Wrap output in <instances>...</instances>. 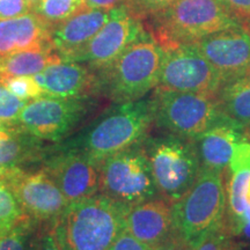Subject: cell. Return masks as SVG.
Wrapping results in <instances>:
<instances>
[{"label": "cell", "instance_id": "6da1fadb", "mask_svg": "<svg viewBox=\"0 0 250 250\" xmlns=\"http://www.w3.org/2000/svg\"><path fill=\"white\" fill-rule=\"evenodd\" d=\"M153 126L149 98L115 103L67 146L83 153L99 167L109 156L142 144Z\"/></svg>", "mask_w": 250, "mask_h": 250}, {"label": "cell", "instance_id": "7a4b0ae2", "mask_svg": "<svg viewBox=\"0 0 250 250\" xmlns=\"http://www.w3.org/2000/svg\"><path fill=\"white\" fill-rule=\"evenodd\" d=\"M148 20L146 29L162 48L193 43L218 31L247 24L220 0H175Z\"/></svg>", "mask_w": 250, "mask_h": 250}, {"label": "cell", "instance_id": "3957f363", "mask_svg": "<svg viewBox=\"0 0 250 250\" xmlns=\"http://www.w3.org/2000/svg\"><path fill=\"white\" fill-rule=\"evenodd\" d=\"M126 206L96 193L70 203L56 224L64 250H107L125 229Z\"/></svg>", "mask_w": 250, "mask_h": 250}, {"label": "cell", "instance_id": "277c9868", "mask_svg": "<svg viewBox=\"0 0 250 250\" xmlns=\"http://www.w3.org/2000/svg\"><path fill=\"white\" fill-rule=\"evenodd\" d=\"M164 48L147 34L109 65L96 73L100 95L112 103H126L146 98L159 85Z\"/></svg>", "mask_w": 250, "mask_h": 250}, {"label": "cell", "instance_id": "5b68a950", "mask_svg": "<svg viewBox=\"0 0 250 250\" xmlns=\"http://www.w3.org/2000/svg\"><path fill=\"white\" fill-rule=\"evenodd\" d=\"M224 173L202 167L189 190L171 204L177 233L191 247L224 224L227 210Z\"/></svg>", "mask_w": 250, "mask_h": 250}, {"label": "cell", "instance_id": "8992f818", "mask_svg": "<svg viewBox=\"0 0 250 250\" xmlns=\"http://www.w3.org/2000/svg\"><path fill=\"white\" fill-rule=\"evenodd\" d=\"M153 124L164 133L195 140L215 124L229 121L217 95L156 88L149 96Z\"/></svg>", "mask_w": 250, "mask_h": 250}, {"label": "cell", "instance_id": "52a82bcc", "mask_svg": "<svg viewBox=\"0 0 250 250\" xmlns=\"http://www.w3.org/2000/svg\"><path fill=\"white\" fill-rule=\"evenodd\" d=\"M143 144L159 196L173 204L189 190L202 170L195 143L164 133L148 136Z\"/></svg>", "mask_w": 250, "mask_h": 250}, {"label": "cell", "instance_id": "ba28073f", "mask_svg": "<svg viewBox=\"0 0 250 250\" xmlns=\"http://www.w3.org/2000/svg\"><path fill=\"white\" fill-rule=\"evenodd\" d=\"M143 143L109 156L99 166V193L125 206L159 196Z\"/></svg>", "mask_w": 250, "mask_h": 250}, {"label": "cell", "instance_id": "9c48e42d", "mask_svg": "<svg viewBox=\"0 0 250 250\" xmlns=\"http://www.w3.org/2000/svg\"><path fill=\"white\" fill-rule=\"evenodd\" d=\"M90 100L51 96L30 100L19 114L15 125L42 142H61L87 116Z\"/></svg>", "mask_w": 250, "mask_h": 250}, {"label": "cell", "instance_id": "30bf717a", "mask_svg": "<svg viewBox=\"0 0 250 250\" xmlns=\"http://www.w3.org/2000/svg\"><path fill=\"white\" fill-rule=\"evenodd\" d=\"M147 34L143 19L126 4L120 5L98 34L68 62H80L98 73Z\"/></svg>", "mask_w": 250, "mask_h": 250}, {"label": "cell", "instance_id": "8fae6325", "mask_svg": "<svg viewBox=\"0 0 250 250\" xmlns=\"http://www.w3.org/2000/svg\"><path fill=\"white\" fill-rule=\"evenodd\" d=\"M224 81L195 43L164 48L158 88L217 95Z\"/></svg>", "mask_w": 250, "mask_h": 250}, {"label": "cell", "instance_id": "7c38bea8", "mask_svg": "<svg viewBox=\"0 0 250 250\" xmlns=\"http://www.w3.org/2000/svg\"><path fill=\"white\" fill-rule=\"evenodd\" d=\"M5 183L24 213L39 224H56L70 204L55 181L43 169H14Z\"/></svg>", "mask_w": 250, "mask_h": 250}, {"label": "cell", "instance_id": "4fadbf2b", "mask_svg": "<svg viewBox=\"0 0 250 250\" xmlns=\"http://www.w3.org/2000/svg\"><path fill=\"white\" fill-rule=\"evenodd\" d=\"M68 203L99 193V167L78 149L66 146L43 159L42 168Z\"/></svg>", "mask_w": 250, "mask_h": 250}, {"label": "cell", "instance_id": "5bb4252c", "mask_svg": "<svg viewBox=\"0 0 250 250\" xmlns=\"http://www.w3.org/2000/svg\"><path fill=\"white\" fill-rule=\"evenodd\" d=\"M193 43L215 68L224 85L250 72L248 24L218 31Z\"/></svg>", "mask_w": 250, "mask_h": 250}, {"label": "cell", "instance_id": "9a60e30c", "mask_svg": "<svg viewBox=\"0 0 250 250\" xmlns=\"http://www.w3.org/2000/svg\"><path fill=\"white\" fill-rule=\"evenodd\" d=\"M124 220L125 229L151 249L177 233L171 204L160 196L126 206Z\"/></svg>", "mask_w": 250, "mask_h": 250}, {"label": "cell", "instance_id": "2e32d148", "mask_svg": "<svg viewBox=\"0 0 250 250\" xmlns=\"http://www.w3.org/2000/svg\"><path fill=\"white\" fill-rule=\"evenodd\" d=\"M45 96L61 99H92L100 95L95 72L76 62H61L50 65L34 76Z\"/></svg>", "mask_w": 250, "mask_h": 250}, {"label": "cell", "instance_id": "e0dca14e", "mask_svg": "<svg viewBox=\"0 0 250 250\" xmlns=\"http://www.w3.org/2000/svg\"><path fill=\"white\" fill-rule=\"evenodd\" d=\"M115 8H81L62 22L52 24L50 42L62 62H68L112 17Z\"/></svg>", "mask_w": 250, "mask_h": 250}, {"label": "cell", "instance_id": "ac0fdd59", "mask_svg": "<svg viewBox=\"0 0 250 250\" xmlns=\"http://www.w3.org/2000/svg\"><path fill=\"white\" fill-rule=\"evenodd\" d=\"M51 27L35 12L0 20V58L24 50L50 48Z\"/></svg>", "mask_w": 250, "mask_h": 250}, {"label": "cell", "instance_id": "d6986e66", "mask_svg": "<svg viewBox=\"0 0 250 250\" xmlns=\"http://www.w3.org/2000/svg\"><path fill=\"white\" fill-rule=\"evenodd\" d=\"M245 136V131L236 127L232 122L224 121L197 137L192 142L198 152L202 167L211 170H226L234 147Z\"/></svg>", "mask_w": 250, "mask_h": 250}, {"label": "cell", "instance_id": "ffe728a7", "mask_svg": "<svg viewBox=\"0 0 250 250\" xmlns=\"http://www.w3.org/2000/svg\"><path fill=\"white\" fill-rule=\"evenodd\" d=\"M45 148L42 140L30 136L17 126L13 131L0 136V168L23 169L24 166L43 160Z\"/></svg>", "mask_w": 250, "mask_h": 250}, {"label": "cell", "instance_id": "44dd1931", "mask_svg": "<svg viewBox=\"0 0 250 250\" xmlns=\"http://www.w3.org/2000/svg\"><path fill=\"white\" fill-rule=\"evenodd\" d=\"M224 115L240 130L250 129V72L228 81L217 94Z\"/></svg>", "mask_w": 250, "mask_h": 250}, {"label": "cell", "instance_id": "7402d4cb", "mask_svg": "<svg viewBox=\"0 0 250 250\" xmlns=\"http://www.w3.org/2000/svg\"><path fill=\"white\" fill-rule=\"evenodd\" d=\"M61 62L62 58L51 46L24 50L0 58V77H34Z\"/></svg>", "mask_w": 250, "mask_h": 250}, {"label": "cell", "instance_id": "603a6c76", "mask_svg": "<svg viewBox=\"0 0 250 250\" xmlns=\"http://www.w3.org/2000/svg\"><path fill=\"white\" fill-rule=\"evenodd\" d=\"M250 177V171H240L236 174H229V180H228L226 186L227 192V210L226 218H225V224L228 229L232 230L240 223L247 208H249L248 202H247L246 191L247 184Z\"/></svg>", "mask_w": 250, "mask_h": 250}, {"label": "cell", "instance_id": "cb8c5ba5", "mask_svg": "<svg viewBox=\"0 0 250 250\" xmlns=\"http://www.w3.org/2000/svg\"><path fill=\"white\" fill-rule=\"evenodd\" d=\"M35 220L27 217L15 225L0 243V250H36Z\"/></svg>", "mask_w": 250, "mask_h": 250}, {"label": "cell", "instance_id": "d4e9b609", "mask_svg": "<svg viewBox=\"0 0 250 250\" xmlns=\"http://www.w3.org/2000/svg\"><path fill=\"white\" fill-rule=\"evenodd\" d=\"M81 8H83V0H41L34 12L55 24L70 18Z\"/></svg>", "mask_w": 250, "mask_h": 250}, {"label": "cell", "instance_id": "484cf974", "mask_svg": "<svg viewBox=\"0 0 250 250\" xmlns=\"http://www.w3.org/2000/svg\"><path fill=\"white\" fill-rule=\"evenodd\" d=\"M27 217L12 190L0 181V228L11 230Z\"/></svg>", "mask_w": 250, "mask_h": 250}, {"label": "cell", "instance_id": "4316f807", "mask_svg": "<svg viewBox=\"0 0 250 250\" xmlns=\"http://www.w3.org/2000/svg\"><path fill=\"white\" fill-rule=\"evenodd\" d=\"M243 248L245 246L230 233L224 221L218 229L193 245L191 250H242Z\"/></svg>", "mask_w": 250, "mask_h": 250}, {"label": "cell", "instance_id": "83f0119b", "mask_svg": "<svg viewBox=\"0 0 250 250\" xmlns=\"http://www.w3.org/2000/svg\"><path fill=\"white\" fill-rule=\"evenodd\" d=\"M2 85L17 98L23 101H30L42 98L44 95L42 88L36 83L34 77H0Z\"/></svg>", "mask_w": 250, "mask_h": 250}, {"label": "cell", "instance_id": "f1b7e54d", "mask_svg": "<svg viewBox=\"0 0 250 250\" xmlns=\"http://www.w3.org/2000/svg\"><path fill=\"white\" fill-rule=\"evenodd\" d=\"M27 102L13 95L2 85L0 79V122L15 125L19 114L27 104Z\"/></svg>", "mask_w": 250, "mask_h": 250}, {"label": "cell", "instance_id": "f546056e", "mask_svg": "<svg viewBox=\"0 0 250 250\" xmlns=\"http://www.w3.org/2000/svg\"><path fill=\"white\" fill-rule=\"evenodd\" d=\"M227 170L228 174H236L246 170L250 171V139L248 134L243 137L234 147Z\"/></svg>", "mask_w": 250, "mask_h": 250}, {"label": "cell", "instance_id": "4dcf8cb0", "mask_svg": "<svg viewBox=\"0 0 250 250\" xmlns=\"http://www.w3.org/2000/svg\"><path fill=\"white\" fill-rule=\"evenodd\" d=\"M56 224H40L36 234V250H64L58 239Z\"/></svg>", "mask_w": 250, "mask_h": 250}, {"label": "cell", "instance_id": "1f68e13d", "mask_svg": "<svg viewBox=\"0 0 250 250\" xmlns=\"http://www.w3.org/2000/svg\"><path fill=\"white\" fill-rule=\"evenodd\" d=\"M175 0H129L127 6L144 20L168 7Z\"/></svg>", "mask_w": 250, "mask_h": 250}, {"label": "cell", "instance_id": "d6a6232c", "mask_svg": "<svg viewBox=\"0 0 250 250\" xmlns=\"http://www.w3.org/2000/svg\"><path fill=\"white\" fill-rule=\"evenodd\" d=\"M33 12L29 0H0V20H8Z\"/></svg>", "mask_w": 250, "mask_h": 250}, {"label": "cell", "instance_id": "836d02e7", "mask_svg": "<svg viewBox=\"0 0 250 250\" xmlns=\"http://www.w3.org/2000/svg\"><path fill=\"white\" fill-rule=\"evenodd\" d=\"M107 250H153L131 235L126 229L122 232Z\"/></svg>", "mask_w": 250, "mask_h": 250}, {"label": "cell", "instance_id": "e575fe53", "mask_svg": "<svg viewBox=\"0 0 250 250\" xmlns=\"http://www.w3.org/2000/svg\"><path fill=\"white\" fill-rule=\"evenodd\" d=\"M232 13L248 24L250 21V0H220Z\"/></svg>", "mask_w": 250, "mask_h": 250}, {"label": "cell", "instance_id": "d590c367", "mask_svg": "<svg viewBox=\"0 0 250 250\" xmlns=\"http://www.w3.org/2000/svg\"><path fill=\"white\" fill-rule=\"evenodd\" d=\"M232 234L243 246L250 245V206L246 210L240 223L232 230Z\"/></svg>", "mask_w": 250, "mask_h": 250}, {"label": "cell", "instance_id": "8d00e7d4", "mask_svg": "<svg viewBox=\"0 0 250 250\" xmlns=\"http://www.w3.org/2000/svg\"><path fill=\"white\" fill-rule=\"evenodd\" d=\"M153 250H191V245L187 240H184L179 233H176L169 240Z\"/></svg>", "mask_w": 250, "mask_h": 250}, {"label": "cell", "instance_id": "74e56055", "mask_svg": "<svg viewBox=\"0 0 250 250\" xmlns=\"http://www.w3.org/2000/svg\"><path fill=\"white\" fill-rule=\"evenodd\" d=\"M129 0H83V7L92 9H111L126 4Z\"/></svg>", "mask_w": 250, "mask_h": 250}, {"label": "cell", "instance_id": "f35d334b", "mask_svg": "<svg viewBox=\"0 0 250 250\" xmlns=\"http://www.w3.org/2000/svg\"><path fill=\"white\" fill-rule=\"evenodd\" d=\"M15 127H17V125L6 124V123H2V122H0V136H4V134L9 133L11 131H13Z\"/></svg>", "mask_w": 250, "mask_h": 250}, {"label": "cell", "instance_id": "ab89813d", "mask_svg": "<svg viewBox=\"0 0 250 250\" xmlns=\"http://www.w3.org/2000/svg\"><path fill=\"white\" fill-rule=\"evenodd\" d=\"M14 169H1V168H0V181H1V182H5L6 179L8 177V175Z\"/></svg>", "mask_w": 250, "mask_h": 250}, {"label": "cell", "instance_id": "60d3db41", "mask_svg": "<svg viewBox=\"0 0 250 250\" xmlns=\"http://www.w3.org/2000/svg\"><path fill=\"white\" fill-rule=\"evenodd\" d=\"M246 197H247V202L250 206V177L248 180V184H247V191H246Z\"/></svg>", "mask_w": 250, "mask_h": 250}, {"label": "cell", "instance_id": "b9f144b4", "mask_svg": "<svg viewBox=\"0 0 250 250\" xmlns=\"http://www.w3.org/2000/svg\"><path fill=\"white\" fill-rule=\"evenodd\" d=\"M9 232V230L7 229H4V228H0V243H1L2 239L6 236V234H7Z\"/></svg>", "mask_w": 250, "mask_h": 250}, {"label": "cell", "instance_id": "7bdbcfd3", "mask_svg": "<svg viewBox=\"0 0 250 250\" xmlns=\"http://www.w3.org/2000/svg\"><path fill=\"white\" fill-rule=\"evenodd\" d=\"M29 2L31 4V6H33V12H34V9L37 7V5L40 4L41 0H29Z\"/></svg>", "mask_w": 250, "mask_h": 250}, {"label": "cell", "instance_id": "ee69618b", "mask_svg": "<svg viewBox=\"0 0 250 250\" xmlns=\"http://www.w3.org/2000/svg\"><path fill=\"white\" fill-rule=\"evenodd\" d=\"M247 134H248V137H249V139H250V129L248 130V132H247Z\"/></svg>", "mask_w": 250, "mask_h": 250}, {"label": "cell", "instance_id": "f6af8a7d", "mask_svg": "<svg viewBox=\"0 0 250 250\" xmlns=\"http://www.w3.org/2000/svg\"><path fill=\"white\" fill-rule=\"evenodd\" d=\"M248 27H249V28H250V22H249V23H248Z\"/></svg>", "mask_w": 250, "mask_h": 250}, {"label": "cell", "instance_id": "bcb514c9", "mask_svg": "<svg viewBox=\"0 0 250 250\" xmlns=\"http://www.w3.org/2000/svg\"><path fill=\"white\" fill-rule=\"evenodd\" d=\"M242 250H245V248H243V249H242Z\"/></svg>", "mask_w": 250, "mask_h": 250}, {"label": "cell", "instance_id": "7dc6e473", "mask_svg": "<svg viewBox=\"0 0 250 250\" xmlns=\"http://www.w3.org/2000/svg\"><path fill=\"white\" fill-rule=\"evenodd\" d=\"M249 22H250V21H249ZM249 22H248V23H249Z\"/></svg>", "mask_w": 250, "mask_h": 250}]
</instances>
